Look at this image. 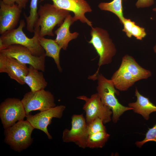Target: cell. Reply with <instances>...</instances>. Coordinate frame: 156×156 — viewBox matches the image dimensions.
Here are the masks:
<instances>
[{
  "mask_svg": "<svg viewBox=\"0 0 156 156\" xmlns=\"http://www.w3.org/2000/svg\"><path fill=\"white\" fill-rule=\"evenodd\" d=\"M96 80H98L97 93L103 103L112 110V120L116 123L125 112L133 109L124 106L119 103L115 96L119 95V92L116 90L111 79H107L102 74H99Z\"/></svg>",
  "mask_w": 156,
  "mask_h": 156,
  "instance_id": "obj_4",
  "label": "cell"
},
{
  "mask_svg": "<svg viewBox=\"0 0 156 156\" xmlns=\"http://www.w3.org/2000/svg\"><path fill=\"white\" fill-rule=\"evenodd\" d=\"M25 23L22 19L20 21L16 29L8 31L0 37V50L13 44H18L28 49L34 56L40 57L45 54V52L39 41L40 27H35L34 34L31 38H28L23 32V28Z\"/></svg>",
  "mask_w": 156,
  "mask_h": 156,
  "instance_id": "obj_2",
  "label": "cell"
},
{
  "mask_svg": "<svg viewBox=\"0 0 156 156\" xmlns=\"http://www.w3.org/2000/svg\"><path fill=\"white\" fill-rule=\"evenodd\" d=\"M65 109L66 107L64 105L56 106L34 115H26V120L35 129L43 131L46 134L48 138L51 140L52 139V137L48 132L47 127L51 124L53 118H62Z\"/></svg>",
  "mask_w": 156,
  "mask_h": 156,
  "instance_id": "obj_12",
  "label": "cell"
},
{
  "mask_svg": "<svg viewBox=\"0 0 156 156\" xmlns=\"http://www.w3.org/2000/svg\"><path fill=\"white\" fill-rule=\"evenodd\" d=\"M135 23L132 21L130 19L126 18H124L122 25H123V28L122 30L126 36L129 38H131L132 36L131 35V29L132 27Z\"/></svg>",
  "mask_w": 156,
  "mask_h": 156,
  "instance_id": "obj_26",
  "label": "cell"
},
{
  "mask_svg": "<svg viewBox=\"0 0 156 156\" xmlns=\"http://www.w3.org/2000/svg\"><path fill=\"white\" fill-rule=\"evenodd\" d=\"M9 4H17L22 9L25 8L29 0H1Z\"/></svg>",
  "mask_w": 156,
  "mask_h": 156,
  "instance_id": "obj_28",
  "label": "cell"
},
{
  "mask_svg": "<svg viewBox=\"0 0 156 156\" xmlns=\"http://www.w3.org/2000/svg\"><path fill=\"white\" fill-rule=\"evenodd\" d=\"M75 21L73 17L69 14L66 17L60 27L55 31V34L56 35L55 40L64 50H66L69 42L76 39L79 35L76 32L71 33L69 30L70 26Z\"/></svg>",
  "mask_w": 156,
  "mask_h": 156,
  "instance_id": "obj_16",
  "label": "cell"
},
{
  "mask_svg": "<svg viewBox=\"0 0 156 156\" xmlns=\"http://www.w3.org/2000/svg\"><path fill=\"white\" fill-rule=\"evenodd\" d=\"M22 9L17 4L0 2V34L15 29L19 20Z\"/></svg>",
  "mask_w": 156,
  "mask_h": 156,
  "instance_id": "obj_14",
  "label": "cell"
},
{
  "mask_svg": "<svg viewBox=\"0 0 156 156\" xmlns=\"http://www.w3.org/2000/svg\"><path fill=\"white\" fill-rule=\"evenodd\" d=\"M154 3V0H138L135 6L138 8L150 7Z\"/></svg>",
  "mask_w": 156,
  "mask_h": 156,
  "instance_id": "obj_27",
  "label": "cell"
},
{
  "mask_svg": "<svg viewBox=\"0 0 156 156\" xmlns=\"http://www.w3.org/2000/svg\"><path fill=\"white\" fill-rule=\"evenodd\" d=\"M38 0H31L29 15L27 16L25 12L23 13L26 21L27 29L31 33L34 32L39 18L38 8Z\"/></svg>",
  "mask_w": 156,
  "mask_h": 156,
  "instance_id": "obj_22",
  "label": "cell"
},
{
  "mask_svg": "<svg viewBox=\"0 0 156 156\" xmlns=\"http://www.w3.org/2000/svg\"><path fill=\"white\" fill-rule=\"evenodd\" d=\"M46 0H40V2ZM53 4L59 8L72 12L74 14L73 17L75 21L79 20L91 27L92 22L85 16L86 13L91 12L92 9L85 0H51Z\"/></svg>",
  "mask_w": 156,
  "mask_h": 156,
  "instance_id": "obj_13",
  "label": "cell"
},
{
  "mask_svg": "<svg viewBox=\"0 0 156 156\" xmlns=\"http://www.w3.org/2000/svg\"><path fill=\"white\" fill-rule=\"evenodd\" d=\"M151 141L156 142V123L152 128L149 129L144 139L141 141H136L135 144L137 147L140 148L146 143Z\"/></svg>",
  "mask_w": 156,
  "mask_h": 156,
  "instance_id": "obj_24",
  "label": "cell"
},
{
  "mask_svg": "<svg viewBox=\"0 0 156 156\" xmlns=\"http://www.w3.org/2000/svg\"><path fill=\"white\" fill-rule=\"evenodd\" d=\"M153 49L154 50V52L156 53V44L154 46Z\"/></svg>",
  "mask_w": 156,
  "mask_h": 156,
  "instance_id": "obj_29",
  "label": "cell"
},
{
  "mask_svg": "<svg viewBox=\"0 0 156 156\" xmlns=\"http://www.w3.org/2000/svg\"><path fill=\"white\" fill-rule=\"evenodd\" d=\"M131 35L138 40H142L144 38L146 34L145 29L140 27L135 23L131 29Z\"/></svg>",
  "mask_w": 156,
  "mask_h": 156,
  "instance_id": "obj_25",
  "label": "cell"
},
{
  "mask_svg": "<svg viewBox=\"0 0 156 156\" xmlns=\"http://www.w3.org/2000/svg\"><path fill=\"white\" fill-rule=\"evenodd\" d=\"M151 75L150 71L142 68L132 56L126 54L122 57L120 67L111 79L116 89L125 91L136 82L147 79Z\"/></svg>",
  "mask_w": 156,
  "mask_h": 156,
  "instance_id": "obj_1",
  "label": "cell"
},
{
  "mask_svg": "<svg viewBox=\"0 0 156 156\" xmlns=\"http://www.w3.org/2000/svg\"><path fill=\"white\" fill-rule=\"evenodd\" d=\"M29 65L28 72L24 78V82L31 89V91L35 92L44 89L47 86V82L41 72Z\"/></svg>",
  "mask_w": 156,
  "mask_h": 156,
  "instance_id": "obj_18",
  "label": "cell"
},
{
  "mask_svg": "<svg viewBox=\"0 0 156 156\" xmlns=\"http://www.w3.org/2000/svg\"><path fill=\"white\" fill-rule=\"evenodd\" d=\"M71 127L66 129L63 132L62 139L65 142H74L79 147L85 148L88 135L86 118L83 114H75L71 117Z\"/></svg>",
  "mask_w": 156,
  "mask_h": 156,
  "instance_id": "obj_11",
  "label": "cell"
},
{
  "mask_svg": "<svg viewBox=\"0 0 156 156\" xmlns=\"http://www.w3.org/2000/svg\"><path fill=\"white\" fill-rule=\"evenodd\" d=\"M135 95L137 101L129 103L128 106L133 108L135 113L141 115L146 120H148L150 114L156 112V106L152 103L148 99L141 95L137 88L135 89Z\"/></svg>",
  "mask_w": 156,
  "mask_h": 156,
  "instance_id": "obj_17",
  "label": "cell"
},
{
  "mask_svg": "<svg viewBox=\"0 0 156 156\" xmlns=\"http://www.w3.org/2000/svg\"><path fill=\"white\" fill-rule=\"evenodd\" d=\"M110 136L106 131H100L89 135L86 141V147L91 148H102Z\"/></svg>",
  "mask_w": 156,
  "mask_h": 156,
  "instance_id": "obj_21",
  "label": "cell"
},
{
  "mask_svg": "<svg viewBox=\"0 0 156 156\" xmlns=\"http://www.w3.org/2000/svg\"><path fill=\"white\" fill-rule=\"evenodd\" d=\"M104 124L101 119L97 118L87 124L88 134H91L100 131H106L105 127Z\"/></svg>",
  "mask_w": 156,
  "mask_h": 156,
  "instance_id": "obj_23",
  "label": "cell"
},
{
  "mask_svg": "<svg viewBox=\"0 0 156 156\" xmlns=\"http://www.w3.org/2000/svg\"><path fill=\"white\" fill-rule=\"evenodd\" d=\"M35 128L27 120L18 121L5 129L4 142L14 150L20 152L32 144L31 133Z\"/></svg>",
  "mask_w": 156,
  "mask_h": 156,
  "instance_id": "obj_6",
  "label": "cell"
},
{
  "mask_svg": "<svg viewBox=\"0 0 156 156\" xmlns=\"http://www.w3.org/2000/svg\"><path fill=\"white\" fill-rule=\"evenodd\" d=\"M28 72L26 65L16 59L0 54V73H7L10 78L22 85L25 84L24 78Z\"/></svg>",
  "mask_w": 156,
  "mask_h": 156,
  "instance_id": "obj_15",
  "label": "cell"
},
{
  "mask_svg": "<svg viewBox=\"0 0 156 156\" xmlns=\"http://www.w3.org/2000/svg\"><path fill=\"white\" fill-rule=\"evenodd\" d=\"M91 40L88 42L91 44L99 56L98 68L96 73L89 76L90 79L96 80L99 71L101 66L110 63L115 55L116 49L112 40L109 38L107 31L99 27H91Z\"/></svg>",
  "mask_w": 156,
  "mask_h": 156,
  "instance_id": "obj_3",
  "label": "cell"
},
{
  "mask_svg": "<svg viewBox=\"0 0 156 156\" xmlns=\"http://www.w3.org/2000/svg\"><path fill=\"white\" fill-rule=\"evenodd\" d=\"M153 10L155 12H156V7L154 8L153 9Z\"/></svg>",
  "mask_w": 156,
  "mask_h": 156,
  "instance_id": "obj_30",
  "label": "cell"
},
{
  "mask_svg": "<svg viewBox=\"0 0 156 156\" xmlns=\"http://www.w3.org/2000/svg\"><path fill=\"white\" fill-rule=\"evenodd\" d=\"M26 115L33 111H44L56 106L53 95L48 90L42 89L26 93L21 100Z\"/></svg>",
  "mask_w": 156,
  "mask_h": 156,
  "instance_id": "obj_9",
  "label": "cell"
},
{
  "mask_svg": "<svg viewBox=\"0 0 156 156\" xmlns=\"http://www.w3.org/2000/svg\"><path fill=\"white\" fill-rule=\"evenodd\" d=\"M0 54L16 60L24 64H29L42 72L45 70V54L40 57L34 55L27 48L18 44H12L0 50Z\"/></svg>",
  "mask_w": 156,
  "mask_h": 156,
  "instance_id": "obj_8",
  "label": "cell"
},
{
  "mask_svg": "<svg viewBox=\"0 0 156 156\" xmlns=\"http://www.w3.org/2000/svg\"><path fill=\"white\" fill-rule=\"evenodd\" d=\"M26 115L23 105L19 99L8 98L0 104V117L5 129L17 121L23 120Z\"/></svg>",
  "mask_w": 156,
  "mask_h": 156,
  "instance_id": "obj_10",
  "label": "cell"
},
{
  "mask_svg": "<svg viewBox=\"0 0 156 156\" xmlns=\"http://www.w3.org/2000/svg\"><path fill=\"white\" fill-rule=\"evenodd\" d=\"M39 41L40 45L45 51L46 56L53 59L59 71L61 72L62 69L60 65V59L61 47L55 40L40 37Z\"/></svg>",
  "mask_w": 156,
  "mask_h": 156,
  "instance_id": "obj_19",
  "label": "cell"
},
{
  "mask_svg": "<svg viewBox=\"0 0 156 156\" xmlns=\"http://www.w3.org/2000/svg\"><path fill=\"white\" fill-rule=\"evenodd\" d=\"M122 0H113L109 2H101L98 5L102 10L110 12L118 18L120 22L122 25L125 17L123 14Z\"/></svg>",
  "mask_w": 156,
  "mask_h": 156,
  "instance_id": "obj_20",
  "label": "cell"
},
{
  "mask_svg": "<svg viewBox=\"0 0 156 156\" xmlns=\"http://www.w3.org/2000/svg\"><path fill=\"white\" fill-rule=\"evenodd\" d=\"M77 98L85 101L83 109L86 113L87 124L97 118L101 119L104 124L111 121L112 112L103 103L97 93L92 95L90 98L81 95Z\"/></svg>",
  "mask_w": 156,
  "mask_h": 156,
  "instance_id": "obj_7",
  "label": "cell"
},
{
  "mask_svg": "<svg viewBox=\"0 0 156 156\" xmlns=\"http://www.w3.org/2000/svg\"><path fill=\"white\" fill-rule=\"evenodd\" d=\"M70 12L59 8L53 4L40 5L38 10L39 18L35 27L40 28V37L46 35L53 36L54 27L57 25L60 26Z\"/></svg>",
  "mask_w": 156,
  "mask_h": 156,
  "instance_id": "obj_5",
  "label": "cell"
}]
</instances>
